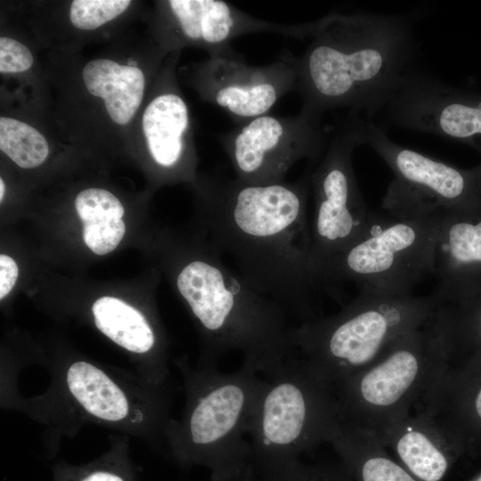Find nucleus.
<instances>
[{
    "instance_id": "nucleus-1",
    "label": "nucleus",
    "mask_w": 481,
    "mask_h": 481,
    "mask_svg": "<svg viewBox=\"0 0 481 481\" xmlns=\"http://www.w3.org/2000/svg\"><path fill=\"white\" fill-rule=\"evenodd\" d=\"M311 172L269 184L217 174L200 185L209 242L256 291L302 322L322 317L323 293L310 263Z\"/></svg>"
},
{
    "instance_id": "nucleus-2",
    "label": "nucleus",
    "mask_w": 481,
    "mask_h": 481,
    "mask_svg": "<svg viewBox=\"0 0 481 481\" xmlns=\"http://www.w3.org/2000/svg\"><path fill=\"white\" fill-rule=\"evenodd\" d=\"M310 38L298 57L296 91L300 111L320 121L337 109L372 119L414 70L413 21L405 13L331 12Z\"/></svg>"
},
{
    "instance_id": "nucleus-3",
    "label": "nucleus",
    "mask_w": 481,
    "mask_h": 481,
    "mask_svg": "<svg viewBox=\"0 0 481 481\" xmlns=\"http://www.w3.org/2000/svg\"><path fill=\"white\" fill-rule=\"evenodd\" d=\"M39 363L48 376L46 388L32 395L0 390V405L44 428L42 444L48 458L56 455L64 437H74L87 424L135 437L167 454L171 384L155 385L135 370L76 355H53Z\"/></svg>"
},
{
    "instance_id": "nucleus-4",
    "label": "nucleus",
    "mask_w": 481,
    "mask_h": 481,
    "mask_svg": "<svg viewBox=\"0 0 481 481\" xmlns=\"http://www.w3.org/2000/svg\"><path fill=\"white\" fill-rule=\"evenodd\" d=\"M181 265L175 286L200 330V363L240 351L242 364L265 378L295 354L286 312L256 291L209 242Z\"/></svg>"
},
{
    "instance_id": "nucleus-5",
    "label": "nucleus",
    "mask_w": 481,
    "mask_h": 481,
    "mask_svg": "<svg viewBox=\"0 0 481 481\" xmlns=\"http://www.w3.org/2000/svg\"><path fill=\"white\" fill-rule=\"evenodd\" d=\"M185 393L180 420L171 419L165 434L167 456L181 469L205 466L212 472L231 471L249 462V433L264 379L241 364L222 373L217 364L175 360Z\"/></svg>"
},
{
    "instance_id": "nucleus-6",
    "label": "nucleus",
    "mask_w": 481,
    "mask_h": 481,
    "mask_svg": "<svg viewBox=\"0 0 481 481\" xmlns=\"http://www.w3.org/2000/svg\"><path fill=\"white\" fill-rule=\"evenodd\" d=\"M442 306L434 295H393L368 289L331 315L293 327L296 353L335 387L384 355L428 322Z\"/></svg>"
},
{
    "instance_id": "nucleus-7",
    "label": "nucleus",
    "mask_w": 481,
    "mask_h": 481,
    "mask_svg": "<svg viewBox=\"0 0 481 481\" xmlns=\"http://www.w3.org/2000/svg\"><path fill=\"white\" fill-rule=\"evenodd\" d=\"M296 354L263 378L248 433L254 467L298 459L302 452L330 444L341 430L334 387Z\"/></svg>"
},
{
    "instance_id": "nucleus-8",
    "label": "nucleus",
    "mask_w": 481,
    "mask_h": 481,
    "mask_svg": "<svg viewBox=\"0 0 481 481\" xmlns=\"http://www.w3.org/2000/svg\"><path fill=\"white\" fill-rule=\"evenodd\" d=\"M448 364L449 348L436 314L334 387L342 420L377 433L419 405Z\"/></svg>"
},
{
    "instance_id": "nucleus-9",
    "label": "nucleus",
    "mask_w": 481,
    "mask_h": 481,
    "mask_svg": "<svg viewBox=\"0 0 481 481\" xmlns=\"http://www.w3.org/2000/svg\"><path fill=\"white\" fill-rule=\"evenodd\" d=\"M442 216L404 219L371 212L363 234L320 271L324 294L338 296L337 285L354 282L360 289L412 295L435 273V253Z\"/></svg>"
},
{
    "instance_id": "nucleus-10",
    "label": "nucleus",
    "mask_w": 481,
    "mask_h": 481,
    "mask_svg": "<svg viewBox=\"0 0 481 481\" xmlns=\"http://www.w3.org/2000/svg\"><path fill=\"white\" fill-rule=\"evenodd\" d=\"M358 116L348 113L337 126L311 172L314 212L310 263L318 283L321 269L363 234L370 219L352 161L354 151L362 145Z\"/></svg>"
},
{
    "instance_id": "nucleus-11",
    "label": "nucleus",
    "mask_w": 481,
    "mask_h": 481,
    "mask_svg": "<svg viewBox=\"0 0 481 481\" xmlns=\"http://www.w3.org/2000/svg\"><path fill=\"white\" fill-rule=\"evenodd\" d=\"M362 145L372 149L394 174L382 199L386 214L404 219L458 211L468 180L458 168L393 142L371 118L358 116Z\"/></svg>"
},
{
    "instance_id": "nucleus-12",
    "label": "nucleus",
    "mask_w": 481,
    "mask_h": 481,
    "mask_svg": "<svg viewBox=\"0 0 481 481\" xmlns=\"http://www.w3.org/2000/svg\"><path fill=\"white\" fill-rule=\"evenodd\" d=\"M320 120L299 111L281 117L258 116L218 136L235 177L249 183L285 181L299 160L318 161L330 141Z\"/></svg>"
},
{
    "instance_id": "nucleus-13",
    "label": "nucleus",
    "mask_w": 481,
    "mask_h": 481,
    "mask_svg": "<svg viewBox=\"0 0 481 481\" xmlns=\"http://www.w3.org/2000/svg\"><path fill=\"white\" fill-rule=\"evenodd\" d=\"M199 69L203 98L237 124L269 113L278 101L296 90L298 57L284 53L266 65H249L231 45L215 51Z\"/></svg>"
},
{
    "instance_id": "nucleus-14",
    "label": "nucleus",
    "mask_w": 481,
    "mask_h": 481,
    "mask_svg": "<svg viewBox=\"0 0 481 481\" xmlns=\"http://www.w3.org/2000/svg\"><path fill=\"white\" fill-rule=\"evenodd\" d=\"M167 4L181 37L206 47L209 53L248 34L271 33L302 40L313 37L320 25V19L305 23L265 20L221 0H170Z\"/></svg>"
},
{
    "instance_id": "nucleus-15",
    "label": "nucleus",
    "mask_w": 481,
    "mask_h": 481,
    "mask_svg": "<svg viewBox=\"0 0 481 481\" xmlns=\"http://www.w3.org/2000/svg\"><path fill=\"white\" fill-rule=\"evenodd\" d=\"M415 409L430 414L467 455L481 453V350L448 364Z\"/></svg>"
},
{
    "instance_id": "nucleus-16",
    "label": "nucleus",
    "mask_w": 481,
    "mask_h": 481,
    "mask_svg": "<svg viewBox=\"0 0 481 481\" xmlns=\"http://www.w3.org/2000/svg\"><path fill=\"white\" fill-rule=\"evenodd\" d=\"M374 434L418 481H444L467 455L461 444L422 410H412Z\"/></svg>"
},
{
    "instance_id": "nucleus-17",
    "label": "nucleus",
    "mask_w": 481,
    "mask_h": 481,
    "mask_svg": "<svg viewBox=\"0 0 481 481\" xmlns=\"http://www.w3.org/2000/svg\"><path fill=\"white\" fill-rule=\"evenodd\" d=\"M143 129L153 160L161 167L175 169L184 162L189 144V110L175 92L156 96L146 107Z\"/></svg>"
},
{
    "instance_id": "nucleus-18",
    "label": "nucleus",
    "mask_w": 481,
    "mask_h": 481,
    "mask_svg": "<svg viewBox=\"0 0 481 481\" xmlns=\"http://www.w3.org/2000/svg\"><path fill=\"white\" fill-rule=\"evenodd\" d=\"M330 444L353 481H418L365 428L344 421Z\"/></svg>"
},
{
    "instance_id": "nucleus-19",
    "label": "nucleus",
    "mask_w": 481,
    "mask_h": 481,
    "mask_svg": "<svg viewBox=\"0 0 481 481\" xmlns=\"http://www.w3.org/2000/svg\"><path fill=\"white\" fill-rule=\"evenodd\" d=\"M82 77L88 92L104 100L115 123L126 125L131 120L144 93L145 77L139 68L97 59L86 64Z\"/></svg>"
},
{
    "instance_id": "nucleus-20",
    "label": "nucleus",
    "mask_w": 481,
    "mask_h": 481,
    "mask_svg": "<svg viewBox=\"0 0 481 481\" xmlns=\"http://www.w3.org/2000/svg\"><path fill=\"white\" fill-rule=\"evenodd\" d=\"M128 436H109V449L81 465L59 461L53 465V481H138L137 468L130 456Z\"/></svg>"
},
{
    "instance_id": "nucleus-21",
    "label": "nucleus",
    "mask_w": 481,
    "mask_h": 481,
    "mask_svg": "<svg viewBox=\"0 0 481 481\" xmlns=\"http://www.w3.org/2000/svg\"><path fill=\"white\" fill-rule=\"evenodd\" d=\"M0 149L23 168L41 165L49 153L46 139L39 131L27 123L6 117L0 118Z\"/></svg>"
},
{
    "instance_id": "nucleus-22",
    "label": "nucleus",
    "mask_w": 481,
    "mask_h": 481,
    "mask_svg": "<svg viewBox=\"0 0 481 481\" xmlns=\"http://www.w3.org/2000/svg\"><path fill=\"white\" fill-rule=\"evenodd\" d=\"M252 468L249 481H353L343 464H305L295 459L265 467L252 465Z\"/></svg>"
},
{
    "instance_id": "nucleus-23",
    "label": "nucleus",
    "mask_w": 481,
    "mask_h": 481,
    "mask_svg": "<svg viewBox=\"0 0 481 481\" xmlns=\"http://www.w3.org/2000/svg\"><path fill=\"white\" fill-rule=\"evenodd\" d=\"M75 205L83 224L122 219L125 211L117 197L100 188H89L80 192Z\"/></svg>"
},
{
    "instance_id": "nucleus-24",
    "label": "nucleus",
    "mask_w": 481,
    "mask_h": 481,
    "mask_svg": "<svg viewBox=\"0 0 481 481\" xmlns=\"http://www.w3.org/2000/svg\"><path fill=\"white\" fill-rule=\"evenodd\" d=\"M129 0H75L69 8V20L79 29H95L120 15Z\"/></svg>"
},
{
    "instance_id": "nucleus-25",
    "label": "nucleus",
    "mask_w": 481,
    "mask_h": 481,
    "mask_svg": "<svg viewBox=\"0 0 481 481\" xmlns=\"http://www.w3.org/2000/svg\"><path fill=\"white\" fill-rule=\"evenodd\" d=\"M83 225L85 243L97 255H105L115 249L126 232V225L122 219L84 224Z\"/></svg>"
},
{
    "instance_id": "nucleus-26",
    "label": "nucleus",
    "mask_w": 481,
    "mask_h": 481,
    "mask_svg": "<svg viewBox=\"0 0 481 481\" xmlns=\"http://www.w3.org/2000/svg\"><path fill=\"white\" fill-rule=\"evenodd\" d=\"M33 64V56L27 46L10 38H0V72L14 73L29 69Z\"/></svg>"
},
{
    "instance_id": "nucleus-27",
    "label": "nucleus",
    "mask_w": 481,
    "mask_h": 481,
    "mask_svg": "<svg viewBox=\"0 0 481 481\" xmlns=\"http://www.w3.org/2000/svg\"><path fill=\"white\" fill-rule=\"evenodd\" d=\"M19 269L15 261L9 256H0V298H5L12 289L18 278Z\"/></svg>"
},
{
    "instance_id": "nucleus-28",
    "label": "nucleus",
    "mask_w": 481,
    "mask_h": 481,
    "mask_svg": "<svg viewBox=\"0 0 481 481\" xmlns=\"http://www.w3.org/2000/svg\"><path fill=\"white\" fill-rule=\"evenodd\" d=\"M253 468L250 462L243 467L224 472H212L210 481H249Z\"/></svg>"
},
{
    "instance_id": "nucleus-29",
    "label": "nucleus",
    "mask_w": 481,
    "mask_h": 481,
    "mask_svg": "<svg viewBox=\"0 0 481 481\" xmlns=\"http://www.w3.org/2000/svg\"><path fill=\"white\" fill-rule=\"evenodd\" d=\"M5 186L4 183L3 179H0V200H3L4 195Z\"/></svg>"
},
{
    "instance_id": "nucleus-30",
    "label": "nucleus",
    "mask_w": 481,
    "mask_h": 481,
    "mask_svg": "<svg viewBox=\"0 0 481 481\" xmlns=\"http://www.w3.org/2000/svg\"><path fill=\"white\" fill-rule=\"evenodd\" d=\"M470 481H481V472Z\"/></svg>"
}]
</instances>
